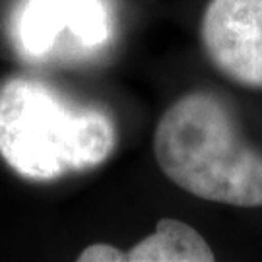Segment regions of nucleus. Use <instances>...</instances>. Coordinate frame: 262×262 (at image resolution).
Listing matches in <instances>:
<instances>
[{
    "label": "nucleus",
    "instance_id": "1",
    "mask_svg": "<svg viewBox=\"0 0 262 262\" xmlns=\"http://www.w3.org/2000/svg\"><path fill=\"white\" fill-rule=\"evenodd\" d=\"M115 148L117 124L99 105L74 101L26 76L0 84V158L21 179L53 183L88 173Z\"/></svg>",
    "mask_w": 262,
    "mask_h": 262
},
{
    "label": "nucleus",
    "instance_id": "2",
    "mask_svg": "<svg viewBox=\"0 0 262 262\" xmlns=\"http://www.w3.org/2000/svg\"><path fill=\"white\" fill-rule=\"evenodd\" d=\"M159 169L202 200L262 206V154L243 138L233 109L212 92L173 101L154 132Z\"/></svg>",
    "mask_w": 262,
    "mask_h": 262
},
{
    "label": "nucleus",
    "instance_id": "3",
    "mask_svg": "<svg viewBox=\"0 0 262 262\" xmlns=\"http://www.w3.org/2000/svg\"><path fill=\"white\" fill-rule=\"evenodd\" d=\"M200 41L220 74L237 85L262 90V0H210Z\"/></svg>",
    "mask_w": 262,
    "mask_h": 262
},
{
    "label": "nucleus",
    "instance_id": "4",
    "mask_svg": "<svg viewBox=\"0 0 262 262\" xmlns=\"http://www.w3.org/2000/svg\"><path fill=\"white\" fill-rule=\"evenodd\" d=\"M14 26L18 49L31 58L51 55L64 33L78 49L90 51L111 37L109 10L101 0H26Z\"/></svg>",
    "mask_w": 262,
    "mask_h": 262
},
{
    "label": "nucleus",
    "instance_id": "5",
    "mask_svg": "<svg viewBox=\"0 0 262 262\" xmlns=\"http://www.w3.org/2000/svg\"><path fill=\"white\" fill-rule=\"evenodd\" d=\"M128 262H212L215 258L206 239L185 222L163 217L156 231L132 247Z\"/></svg>",
    "mask_w": 262,
    "mask_h": 262
},
{
    "label": "nucleus",
    "instance_id": "6",
    "mask_svg": "<svg viewBox=\"0 0 262 262\" xmlns=\"http://www.w3.org/2000/svg\"><path fill=\"white\" fill-rule=\"evenodd\" d=\"M128 254L109 243H94L78 254V262H126Z\"/></svg>",
    "mask_w": 262,
    "mask_h": 262
}]
</instances>
